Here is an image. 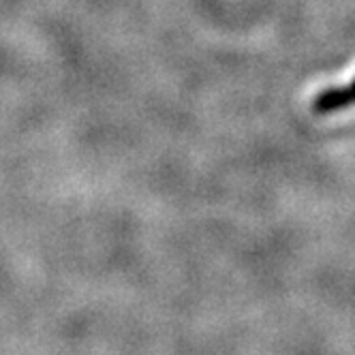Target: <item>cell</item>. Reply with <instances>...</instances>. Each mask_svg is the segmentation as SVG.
<instances>
[]
</instances>
